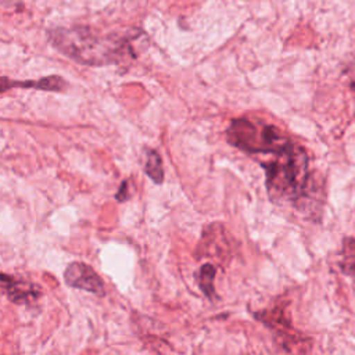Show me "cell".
<instances>
[{
  "instance_id": "cell-11",
  "label": "cell",
  "mask_w": 355,
  "mask_h": 355,
  "mask_svg": "<svg viewBox=\"0 0 355 355\" xmlns=\"http://www.w3.org/2000/svg\"><path fill=\"white\" fill-rule=\"evenodd\" d=\"M15 283H17V280L12 276L6 275V273H0V291L6 293V295L12 288V286Z\"/></svg>"
},
{
  "instance_id": "cell-12",
  "label": "cell",
  "mask_w": 355,
  "mask_h": 355,
  "mask_svg": "<svg viewBox=\"0 0 355 355\" xmlns=\"http://www.w3.org/2000/svg\"><path fill=\"white\" fill-rule=\"evenodd\" d=\"M128 186H129L128 180H123V182L121 183V187H119V190H118V191H116V194H115V198H116V201H119V202H123V201H126V200L129 198Z\"/></svg>"
},
{
  "instance_id": "cell-1",
  "label": "cell",
  "mask_w": 355,
  "mask_h": 355,
  "mask_svg": "<svg viewBox=\"0 0 355 355\" xmlns=\"http://www.w3.org/2000/svg\"><path fill=\"white\" fill-rule=\"evenodd\" d=\"M49 40L60 53L85 65L101 67L135 57L128 37L100 35L86 26L53 29Z\"/></svg>"
},
{
  "instance_id": "cell-4",
  "label": "cell",
  "mask_w": 355,
  "mask_h": 355,
  "mask_svg": "<svg viewBox=\"0 0 355 355\" xmlns=\"http://www.w3.org/2000/svg\"><path fill=\"white\" fill-rule=\"evenodd\" d=\"M64 282L67 286L78 290H85L92 294L103 297L105 286L98 273L85 262H71L64 270Z\"/></svg>"
},
{
  "instance_id": "cell-5",
  "label": "cell",
  "mask_w": 355,
  "mask_h": 355,
  "mask_svg": "<svg viewBox=\"0 0 355 355\" xmlns=\"http://www.w3.org/2000/svg\"><path fill=\"white\" fill-rule=\"evenodd\" d=\"M273 312H265L263 316H258L265 324H268L275 334H277V340L279 343H291V345H298V343L301 344V337L293 330L290 322L287 320L286 315L283 313V311L276 306L275 309H272ZM293 348V347H291Z\"/></svg>"
},
{
  "instance_id": "cell-3",
  "label": "cell",
  "mask_w": 355,
  "mask_h": 355,
  "mask_svg": "<svg viewBox=\"0 0 355 355\" xmlns=\"http://www.w3.org/2000/svg\"><path fill=\"white\" fill-rule=\"evenodd\" d=\"M226 140L233 147L251 154H276L291 140L276 125L247 116L236 118L226 129Z\"/></svg>"
},
{
  "instance_id": "cell-10",
  "label": "cell",
  "mask_w": 355,
  "mask_h": 355,
  "mask_svg": "<svg viewBox=\"0 0 355 355\" xmlns=\"http://www.w3.org/2000/svg\"><path fill=\"white\" fill-rule=\"evenodd\" d=\"M341 269L345 275L351 276L355 282V239L354 237H345L343 240Z\"/></svg>"
},
{
  "instance_id": "cell-9",
  "label": "cell",
  "mask_w": 355,
  "mask_h": 355,
  "mask_svg": "<svg viewBox=\"0 0 355 355\" xmlns=\"http://www.w3.org/2000/svg\"><path fill=\"white\" fill-rule=\"evenodd\" d=\"M215 275H216V269L214 265L211 263H204L200 270L196 275V280L198 287L201 288V291L209 298L214 300L215 295V287H214V280H215Z\"/></svg>"
},
{
  "instance_id": "cell-13",
  "label": "cell",
  "mask_w": 355,
  "mask_h": 355,
  "mask_svg": "<svg viewBox=\"0 0 355 355\" xmlns=\"http://www.w3.org/2000/svg\"><path fill=\"white\" fill-rule=\"evenodd\" d=\"M351 87H352V92H354V93H355V82H354V83H352V85H351Z\"/></svg>"
},
{
  "instance_id": "cell-7",
  "label": "cell",
  "mask_w": 355,
  "mask_h": 355,
  "mask_svg": "<svg viewBox=\"0 0 355 355\" xmlns=\"http://www.w3.org/2000/svg\"><path fill=\"white\" fill-rule=\"evenodd\" d=\"M40 287L32 284V283H25L21 280H17V283L12 286V288L7 293V297L10 301L17 302V304H24L29 302L32 300H36L40 295Z\"/></svg>"
},
{
  "instance_id": "cell-8",
  "label": "cell",
  "mask_w": 355,
  "mask_h": 355,
  "mask_svg": "<svg viewBox=\"0 0 355 355\" xmlns=\"http://www.w3.org/2000/svg\"><path fill=\"white\" fill-rule=\"evenodd\" d=\"M144 172L155 184H161L164 182L162 159H161V155L155 150H153V148H147L146 150Z\"/></svg>"
},
{
  "instance_id": "cell-2",
  "label": "cell",
  "mask_w": 355,
  "mask_h": 355,
  "mask_svg": "<svg viewBox=\"0 0 355 355\" xmlns=\"http://www.w3.org/2000/svg\"><path fill=\"white\" fill-rule=\"evenodd\" d=\"M265 184L269 198L277 204L300 205L311 184L309 158L306 151L294 143L273 154L263 164Z\"/></svg>"
},
{
  "instance_id": "cell-6",
  "label": "cell",
  "mask_w": 355,
  "mask_h": 355,
  "mask_svg": "<svg viewBox=\"0 0 355 355\" xmlns=\"http://www.w3.org/2000/svg\"><path fill=\"white\" fill-rule=\"evenodd\" d=\"M67 86V82L58 75H50L37 80H12L7 76H0V93L7 92L12 87H32L44 92H61Z\"/></svg>"
}]
</instances>
